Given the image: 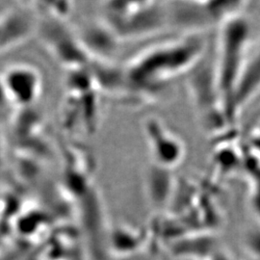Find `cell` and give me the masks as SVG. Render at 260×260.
Returning <instances> with one entry per match:
<instances>
[{"instance_id": "3957f363", "label": "cell", "mask_w": 260, "mask_h": 260, "mask_svg": "<svg viewBox=\"0 0 260 260\" xmlns=\"http://www.w3.org/2000/svg\"><path fill=\"white\" fill-rule=\"evenodd\" d=\"M169 22V7L161 2L103 3L102 23L117 40L146 37L162 30Z\"/></svg>"}, {"instance_id": "5b68a950", "label": "cell", "mask_w": 260, "mask_h": 260, "mask_svg": "<svg viewBox=\"0 0 260 260\" xmlns=\"http://www.w3.org/2000/svg\"><path fill=\"white\" fill-rule=\"evenodd\" d=\"M258 94H260V43L253 45L233 99L232 108L233 124H235L242 113L247 109Z\"/></svg>"}, {"instance_id": "6da1fadb", "label": "cell", "mask_w": 260, "mask_h": 260, "mask_svg": "<svg viewBox=\"0 0 260 260\" xmlns=\"http://www.w3.org/2000/svg\"><path fill=\"white\" fill-rule=\"evenodd\" d=\"M205 52L206 42L202 33H187L148 48L126 66L125 86L142 96H152L178 75L194 70Z\"/></svg>"}, {"instance_id": "7a4b0ae2", "label": "cell", "mask_w": 260, "mask_h": 260, "mask_svg": "<svg viewBox=\"0 0 260 260\" xmlns=\"http://www.w3.org/2000/svg\"><path fill=\"white\" fill-rule=\"evenodd\" d=\"M218 27L214 73L226 118L233 127V99L254 43L251 23L244 12L225 19Z\"/></svg>"}, {"instance_id": "277c9868", "label": "cell", "mask_w": 260, "mask_h": 260, "mask_svg": "<svg viewBox=\"0 0 260 260\" xmlns=\"http://www.w3.org/2000/svg\"><path fill=\"white\" fill-rule=\"evenodd\" d=\"M145 133L151 155L159 167L168 170L181 163L185 156V146L181 139L157 119L145 122Z\"/></svg>"}]
</instances>
